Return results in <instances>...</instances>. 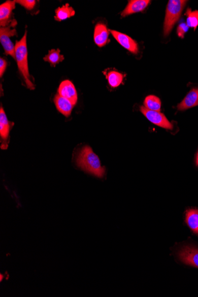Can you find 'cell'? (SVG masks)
<instances>
[{
  "mask_svg": "<svg viewBox=\"0 0 198 297\" xmlns=\"http://www.w3.org/2000/svg\"><path fill=\"white\" fill-rule=\"evenodd\" d=\"M76 164L84 171L97 178H104L105 175V168L102 167L100 159L89 146L81 148L76 158Z\"/></svg>",
  "mask_w": 198,
  "mask_h": 297,
  "instance_id": "6da1fadb",
  "label": "cell"
},
{
  "mask_svg": "<svg viewBox=\"0 0 198 297\" xmlns=\"http://www.w3.org/2000/svg\"><path fill=\"white\" fill-rule=\"evenodd\" d=\"M16 60L19 72L24 78L28 88L35 89V86L30 80V76L28 67V52L27 48V30L24 36L19 41H16L15 44Z\"/></svg>",
  "mask_w": 198,
  "mask_h": 297,
  "instance_id": "7a4b0ae2",
  "label": "cell"
},
{
  "mask_svg": "<svg viewBox=\"0 0 198 297\" xmlns=\"http://www.w3.org/2000/svg\"><path fill=\"white\" fill-rule=\"evenodd\" d=\"M186 1L183 0H171L168 3L164 24V35L168 37L173 26L180 18L185 8Z\"/></svg>",
  "mask_w": 198,
  "mask_h": 297,
  "instance_id": "3957f363",
  "label": "cell"
},
{
  "mask_svg": "<svg viewBox=\"0 0 198 297\" xmlns=\"http://www.w3.org/2000/svg\"><path fill=\"white\" fill-rule=\"evenodd\" d=\"M17 24L16 20L14 19L8 26L0 28V42L5 49V54L10 55L15 59H16L15 45L13 44L10 38L17 35L16 29Z\"/></svg>",
  "mask_w": 198,
  "mask_h": 297,
  "instance_id": "277c9868",
  "label": "cell"
},
{
  "mask_svg": "<svg viewBox=\"0 0 198 297\" xmlns=\"http://www.w3.org/2000/svg\"><path fill=\"white\" fill-rule=\"evenodd\" d=\"M14 126V123L10 122L7 118L4 109L0 108V138H1V148L8 149L10 141V131Z\"/></svg>",
  "mask_w": 198,
  "mask_h": 297,
  "instance_id": "5b68a950",
  "label": "cell"
},
{
  "mask_svg": "<svg viewBox=\"0 0 198 297\" xmlns=\"http://www.w3.org/2000/svg\"><path fill=\"white\" fill-rule=\"evenodd\" d=\"M140 110L143 115L154 124L166 129L171 130L173 129L172 123L160 112L149 110L144 107H141Z\"/></svg>",
  "mask_w": 198,
  "mask_h": 297,
  "instance_id": "8992f818",
  "label": "cell"
},
{
  "mask_svg": "<svg viewBox=\"0 0 198 297\" xmlns=\"http://www.w3.org/2000/svg\"><path fill=\"white\" fill-rule=\"evenodd\" d=\"M180 261L189 266L198 268V248L193 246L182 247L178 253Z\"/></svg>",
  "mask_w": 198,
  "mask_h": 297,
  "instance_id": "52a82bcc",
  "label": "cell"
},
{
  "mask_svg": "<svg viewBox=\"0 0 198 297\" xmlns=\"http://www.w3.org/2000/svg\"><path fill=\"white\" fill-rule=\"evenodd\" d=\"M110 31L116 41L123 48H125L134 54H138V52H139V46H138L137 42L135 40H134L128 35L120 33L119 31L113 30H111Z\"/></svg>",
  "mask_w": 198,
  "mask_h": 297,
  "instance_id": "ba28073f",
  "label": "cell"
},
{
  "mask_svg": "<svg viewBox=\"0 0 198 297\" xmlns=\"http://www.w3.org/2000/svg\"><path fill=\"white\" fill-rule=\"evenodd\" d=\"M58 94L62 97L68 99L75 106L78 101L77 90L75 86L70 80H65L60 84L58 88Z\"/></svg>",
  "mask_w": 198,
  "mask_h": 297,
  "instance_id": "9c48e42d",
  "label": "cell"
},
{
  "mask_svg": "<svg viewBox=\"0 0 198 297\" xmlns=\"http://www.w3.org/2000/svg\"><path fill=\"white\" fill-rule=\"evenodd\" d=\"M16 1H7L0 6V26L6 27L11 23L13 10L16 8Z\"/></svg>",
  "mask_w": 198,
  "mask_h": 297,
  "instance_id": "30bf717a",
  "label": "cell"
},
{
  "mask_svg": "<svg viewBox=\"0 0 198 297\" xmlns=\"http://www.w3.org/2000/svg\"><path fill=\"white\" fill-rule=\"evenodd\" d=\"M109 30L105 24L98 23L95 26L94 41L98 47H103L109 42Z\"/></svg>",
  "mask_w": 198,
  "mask_h": 297,
  "instance_id": "8fae6325",
  "label": "cell"
},
{
  "mask_svg": "<svg viewBox=\"0 0 198 297\" xmlns=\"http://www.w3.org/2000/svg\"><path fill=\"white\" fill-rule=\"evenodd\" d=\"M149 0H133L129 1L128 5L122 12V17H126L132 14L144 11L150 5Z\"/></svg>",
  "mask_w": 198,
  "mask_h": 297,
  "instance_id": "7c38bea8",
  "label": "cell"
},
{
  "mask_svg": "<svg viewBox=\"0 0 198 297\" xmlns=\"http://www.w3.org/2000/svg\"><path fill=\"white\" fill-rule=\"evenodd\" d=\"M54 101L56 109L63 115L66 116V117H69L72 114L74 105L68 99L57 94H56Z\"/></svg>",
  "mask_w": 198,
  "mask_h": 297,
  "instance_id": "4fadbf2b",
  "label": "cell"
},
{
  "mask_svg": "<svg viewBox=\"0 0 198 297\" xmlns=\"http://www.w3.org/2000/svg\"><path fill=\"white\" fill-rule=\"evenodd\" d=\"M198 106V88H193L186 95L183 101L178 105V109L180 111L195 107Z\"/></svg>",
  "mask_w": 198,
  "mask_h": 297,
  "instance_id": "5bb4252c",
  "label": "cell"
},
{
  "mask_svg": "<svg viewBox=\"0 0 198 297\" xmlns=\"http://www.w3.org/2000/svg\"><path fill=\"white\" fill-rule=\"evenodd\" d=\"M185 221L194 234L198 235V210H187L186 213Z\"/></svg>",
  "mask_w": 198,
  "mask_h": 297,
  "instance_id": "9a60e30c",
  "label": "cell"
},
{
  "mask_svg": "<svg viewBox=\"0 0 198 297\" xmlns=\"http://www.w3.org/2000/svg\"><path fill=\"white\" fill-rule=\"evenodd\" d=\"M75 14L73 8L69 4H66L55 10V20L58 22H61L74 16Z\"/></svg>",
  "mask_w": 198,
  "mask_h": 297,
  "instance_id": "2e32d148",
  "label": "cell"
},
{
  "mask_svg": "<svg viewBox=\"0 0 198 297\" xmlns=\"http://www.w3.org/2000/svg\"><path fill=\"white\" fill-rule=\"evenodd\" d=\"M44 60L50 63L51 66L55 67L64 60V56L61 54L59 49H53L49 51L48 54L44 58Z\"/></svg>",
  "mask_w": 198,
  "mask_h": 297,
  "instance_id": "e0dca14e",
  "label": "cell"
},
{
  "mask_svg": "<svg viewBox=\"0 0 198 297\" xmlns=\"http://www.w3.org/2000/svg\"><path fill=\"white\" fill-rule=\"evenodd\" d=\"M108 81L109 86L113 88L118 87L122 83L124 76L122 74L116 72L115 70L109 71L105 73Z\"/></svg>",
  "mask_w": 198,
  "mask_h": 297,
  "instance_id": "ac0fdd59",
  "label": "cell"
},
{
  "mask_svg": "<svg viewBox=\"0 0 198 297\" xmlns=\"http://www.w3.org/2000/svg\"><path fill=\"white\" fill-rule=\"evenodd\" d=\"M144 107L149 110L160 112L161 101L160 98L155 95H148L144 101Z\"/></svg>",
  "mask_w": 198,
  "mask_h": 297,
  "instance_id": "d6986e66",
  "label": "cell"
},
{
  "mask_svg": "<svg viewBox=\"0 0 198 297\" xmlns=\"http://www.w3.org/2000/svg\"><path fill=\"white\" fill-rule=\"evenodd\" d=\"M186 15L187 16V25L189 27L194 28V29L195 30L198 26V10L193 12L190 9H188L187 10Z\"/></svg>",
  "mask_w": 198,
  "mask_h": 297,
  "instance_id": "ffe728a7",
  "label": "cell"
},
{
  "mask_svg": "<svg viewBox=\"0 0 198 297\" xmlns=\"http://www.w3.org/2000/svg\"><path fill=\"white\" fill-rule=\"evenodd\" d=\"M16 2L27 10L34 9L35 5H36V1L35 0H17Z\"/></svg>",
  "mask_w": 198,
  "mask_h": 297,
  "instance_id": "44dd1931",
  "label": "cell"
},
{
  "mask_svg": "<svg viewBox=\"0 0 198 297\" xmlns=\"http://www.w3.org/2000/svg\"><path fill=\"white\" fill-rule=\"evenodd\" d=\"M189 26L187 25L186 23H181L178 27L177 29V33H178V37L180 38H183L185 36V34L188 30Z\"/></svg>",
  "mask_w": 198,
  "mask_h": 297,
  "instance_id": "7402d4cb",
  "label": "cell"
},
{
  "mask_svg": "<svg viewBox=\"0 0 198 297\" xmlns=\"http://www.w3.org/2000/svg\"><path fill=\"white\" fill-rule=\"evenodd\" d=\"M8 64V63L6 59L2 58L0 59V77L1 78H2L3 74H5Z\"/></svg>",
  "mask_w": 198,
  "mask_h": 297,
  "instance_id": "603a6c76",
  "label": "cell"
},
{
  "mask_svg": "<svg viewBox=\"0 0 198 297\" xmlns=\"http://www.w3.org/2000/svg\"><path fill=\"white\" fill-rule=\"evenodd\" d=\"M196 165L197 167H198V151H197V153L196 157Z\"/></svg>",
  "mask_w": 198,
  "mask_h": 297,
  "instance_id": "cb8c5ba5",
  "label": "cell"
}]
</instances>
